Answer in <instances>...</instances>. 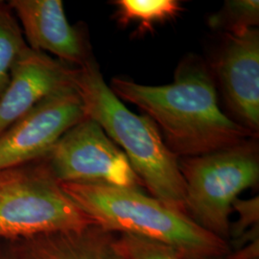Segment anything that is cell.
Masks as SVG:
<instances>
[{
  "label": "cell",
  "mask_w": 259,
  "mask_h": 259,
  "mask_svg": "<svg viewBox=\"0 0 259 259\" xmlns=\"http://www.w3.org/2000/svg\"><path fill=\"white\" fill-rule=\"evenodd\" d=\"M111 90L144 111L179 158L210 154L255 137L220 110L212 75L197 56L180 63L173 83L153 87L113 78Z\"/></svg>",
  "instance_id": "1"
},
{
  "label": "cell",
  "mask_w": 259,
  "mask_h": 259,
  "mask_svg": "<svg viewBox=\"0 0 259 259\" xmlns=\"http://www.w3.org/2000/svg\"><path fill=\"white\" fill-rule=\"evenodd\" d=\"M74 83L85 117L99 124L119 146L144 188L167 207L187 215L179 157L165 145L155 123L121 102L105 82L94 59L77 67Z\"/></svg>",
  "instance_id": "2"
},
{
  "label": "cell",
  "mask_w": 259,
  "mask_h": 259,
  "mask_svg": "<svg viewBox=\"0 0 259 259\" xmlns=\"http://www.w3.org/2000/svg\"><path fill=\"white\" fill-rule=\"evenodd\" d=\"M60 185L96 225L109 232L153 241L189 258L222 259L231 250L226 241L142 190L96 184Z\"/></svg>",
  "instance_id": "3"
},
{
  "label": "cell",
  "mask_w": 259,
  "mask_h": 259,
  "mask_svg": "<svg viewBox=\"0 0 259 259\" xmlns=\"http://www.w3.org/2000/svg\"><path fill=\"white\" fill-rule=\"evenodd\" d=\"M185 210L197 225L229 242L230 215L238 196L258 183V146L254 139L197 157H180Z\"/></svg>",
  "instance_id": "4"
},
{
  "label": "cell",
  "mask_w": 259,
  "mask_h": 259,
  "mask_svg": "<svg viewBox=\"0 0 259 259\" xmlns=\"http://www.w3.org/2000/svg\"><path fill=\"white\" fill-rule=\"evenodd\" d=\"M93 225L41 159L0 172V237L22 240Z\"/></svg>",
  "instance_id": "5"
},
{
  "label": "cell",
  "mask_w": 259,
  "mask_h": 259,
  "mask_svg": "<svg viewBox=\"0 0 259 259\" xmlns=\"http://www.w3.org/2000/svg\"><path fill=\"white\" fill-rule=\"evenodd\" d=\"M41 160L60 184L144 188L125 154L89 117L65 133Z\"/></svg>",
  "instance_id": "6"
},
{
  "label": "cell",
  "mask_w": 259,
  "mask_h": 259,
  "mask_svg": "<svg viewBox=\"0 0 259 259\" xmlns=\"http://www.w3.org/2000/svg\"><path fill=\"white\" fill-rule=\"evenodd\" d=\"M84 118L75 87L48 97L0 134V172L44 158L65 133Z\"/></svg>",
  "instance_id": "7"
},
{
  "label": "cell",
  "mask_w": 259,
  "mask_h": 259,
  "mask_svg": "<svg viewBox=\"0 0 259 259\" xmlns=\"http://www.w3.org/2000/svg\"><path fill=\"white\" fill-rule=\"evenodd\" d=\"M213 73L228 107L242 126L255 135L259 129V32L224 34L213 60Z\"/></svg>",
  "instance_id": "8"
},
{
  "label": "cell",
  "mask_w": 259,
  "mask_h": 259,
  "mask_svg": "<svg viewBox=\"0 0 259 259\" xmlns=\"http://www.w3.org/2000/svg\"><path fill=\"white\" fill-rule=\"evenodd\" d=\"M76 71L73 65L28 47L0 97V134L48 97L75 87Z\"/></svg>",
  "instance_id": "9"
},
{
  "label": "cell",
  "mask_w": 259,
  "mask_h": 259,
  "mask_svg": "<svg viewBox=\"0 0 259 259\" xmlns=\"http://www.w3.org/2000/svg\"><path fill=\"white\" fill-rule=\"evenodd\" d=\"M28 47L81 67L93 59L82 31L72 26L61 0H11Z\"/></svg>",
  "instance_id": "10"
},
{
  "label": "cell",
  "mask_w": 259,
  "mask_h": 259,
  "mask_svg": "<svg viewBox=\"0 0 259 259\" xmlns=\"http://www.w3.org/2000/svg\"><path fill=\"white\" fill-rule=\"evenodd\" d=\"M14 259H127L118 234L98 225L18 240Z\"/></svg>",
  "instance_id": "11"
},
{
  "label": "cell",
  "mask_w": 259,
  "mask_h": 259,
  "mask_svg": "<svg viewBox=\"0 0 259 259\" xmlns=\"http://www.w3.org/2000/svg\"><path fill=\"white\" fill-rule=\"evenodd\" d=\"M111 3L116 7L113 15L116 23L122 27L137 23L135 35L139 37L153 33L157 24L176 19L183 11L177 0H115Z\"/></svg>",
  "instance_id": "12"
},
{
  "label": "cell",
  "mask_w": 259,
  "mask_h": 259,
  "mask_svg": "<svg viewBox=\"0 0 259 259\" xmlns=\"http://www.w3.org/2000/svg\"><path fill=\"white\" fill-rule=\"evenodd\" d=\"M28 47L15 14L8 3L0 1V97L8 85L14 65Z\"/></svg>",
  "instance_id": "13"
},
{
  "label": "cell",
  "mask_w": 259,
  "mask_h": 259,
  "mask_svg": "<svg viewBox=\"0 0 259 259\" xmlns=\"http://www.w3.org/2000/svg\"><path fill=\"white\" fill-rule=\"evenodd\" d=\"M259 23L258 0H228L222 9L208 19V25L213 30L224 34H241Z\"/></svg>",
  "instance_id": "14"
},
{
  "label": "cell",
  "mask_w": 259,
  "mask_h": 259,
  "mask_svg": "<svg viewBox=\"0 0 259 259\" xmlns=\"http://www.w3.org/2000/svg\"><path fill=\"white\" fill-rule=\"evenodd\" d=\"M118 239L127 259H193L164 245L129 234H118Z\"/></svg>",
  "instance_id": "15"
},
{
  "label": "cell",
  "mask_w": 259,
  "mask_h": 259,
  "mask_svg": "<svg viewBox=\"0 0 259 259\" xmlns=\"http://www.w3.org/2000/svg\"><path fill=\"white\" fill-rule=\"evenodd\" d=\"M0 259H14V256H8V254L5 253H0Z\"/></svg>",
  "instance_id": "16"
},
{
  "label": "cell",
  "mask_w": 259,
  "mask_h": 259,
  "mask_svg": "<svg viewBox=\"0 0 259 259\" xmlns=\"http://www.w3.org/2000/svg\"><path fill=\"white\" fill-rule=\"evenodd\" d=\"M256 259H259V258H256Z\"/></svg>",
  "instance_id": "17"
}]
</instances>
